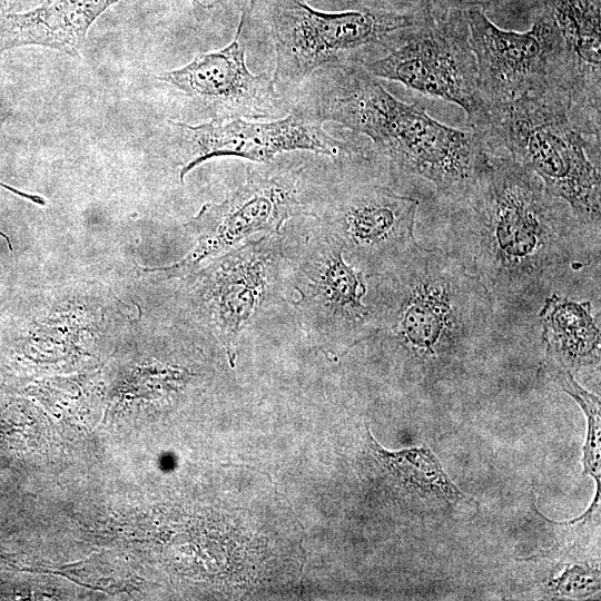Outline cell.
Masks as SVG:
<instances>
[{
    "instance_id": "cell-17",
    "label": "cell",
    "mask_w": 601,
    "mask_h": 601,
    "mask_svg": "<svg viewBox=\"0 0 601 601\" xmlns=\"http://www.w3.org/2000/svg\"><path fill=\"white\" fill-rule=\"evenodd\" d=\"M367 431L368 447L381 467L403 490L421 499H434L449 505L469 497L450 479L439 459L425 445L401 451H387Z\"/></svg>"
},
{
    "instance_id": "cell-12",
    "label": "cell",
    "mask_w": 601,
    "mask_h": 601,
    "mask_svg": "<svg viewBox=\"0 0 601 601\" xmlns=\"http://www.w3.org/2000/svg\"><path fill=\"white\" fill-rule=\"evenodd\" d=\"M418 201L376 179L342 174L328 185L315 219L339 244L345 260L366 279L415 244Z\"/></svg>"
},
{
    "instance_id": "cell-4",
    "label": "cell",
    "mask_w": 601,
    "mask_h": 601,
    "mask_svg": "<svg viewBox=\"0 0 601 601\" xmlns=\"http://www.w3.org/2000/svg\"><path fill=\"white\" fill-rule=\"evenodd\" d=\"M476 130L490 152L535 174L587 230L600 237L601 122L552 89L491 108L486 124Z\"/></svg>"
},
{
    "instance_id": "cell-10",
    "label": "cell",
    "mask_w": 601,
    "mask_h": 601,
    "mask_svg": "<svg viewBox=\"0 0 601 601\" xmlns=\"http://www.w3.org/2000/svg\"><path fill=\"white\" fill-rule=\"evenodd\" d=\"M323 124L290 107L284 117L268 121L244 118L213 119L200 125L170 121L169 129L183 183L190 170L217 157H236L262 164L284 154L312 151L329 157L337 166L370 158V145L337 139L325 131Z\"/></svg>"
},
{
    "instance_id": "cell-1",
    "label": "cell",
    "mask_w": 601,
    "mask_h": 601,
    "mask_svg": "<svg viewBox=\"0 0 601 601\" xmlns=\"http://www.w3.org/2000/svg\"><path fill=\"white\" fill-rule=\"evenodd\" d=\"M489 154L471 187L447 201L449 252L494 303L515 306L535 297L550 274L571 260L577 238L590 231L535 174L508 156Z\"/></svg>"
},
{
    "instance_id": "cell-15",
    "label": "cell",
    "mask_w": 601,
    "mask_h": 601,
    "mask_svg": "<svg viewBox=\"0 0 601 601\" xmlns=\"http://www.w3.org/2000/svg\"><path fill=\"white\" fill-rule=\"evenodd\" d=\"M539 6L556 24L582 100L601 111V0H536Z\"/></svg>"
},
{
    "instance_id": "cell-2",
    "label": "cell",
    "mask_w": 601,
    "mask_h": 601,
    "mask_svg": "<svg viewBox=\"0 0 601 601\" xmlns=\"http://www.w3.org/2000/svg\"><path fill=\"white\" fill-rule=\"evenodd\" d=\"M290 106L367 137L385 175L422 177L447 201L462 196L489 164L476 129L439 122L420 105L394 97L361 66L315 71Z\"/></svg>"
},
{
    "instance_id": "cell-14",
    "label": "cell",
    "mask_w": 601,
    "mask_h": 601,
    "mask_svg": "<svg viewBox=\"0 0 601 601\" xmlns=\"http://www.w3.org/2000/svg\"><path fill=\"white\" fill-rule=\"evenodd\" d=\"M119 0H42L23 12H0V55L9 49L40 46L70 56L82 49L91 24ZM208 9L201 0H190Z\"/></svg>"
},
{
    "instance_id": "cell-20",
    "label": "cell",
    "mask_w": 601,
    "mask_h": 601,
    "mask_svg": "<svg viewBox=\"0 0 601 601\" xmlns=\"http://www.w3.org/2000/svg\"><path fill=\"white\" fill-rule=\"evenodd\" d=\"M548 588L555 595L584 598L599 590L600 572L590 566L572 565L565 569L560 577L551 579Z\"/></svg>"
},
{
    "instance_id": "cell-21",
    "label": "cell",
    "mask_w": 601,
    "mask_h": 601,
    "mask_svg": "<svg viewBox=\"0 0 601 601\" xmlns=\"http://www.w3.org/2000/svg\"><path fill=\"white\" fill-rule=\"evenodd\" d=\"M258 2L259 0H238V4L240 9V17H239L238 23L245 27V24L250 19L253 11Z\"/></svg>"
},
{
    "instance_id": "cell-7",
    "label": "cell",
    "mask_w": 601,
    "mask_h": 601,
    "mask_svg": "<svg viewBox=\"0 0 601 601\" xmlns=\"http://www.w3.org/2000/svg\"><path fill=\"white\" fill-rule=\"evenodd\" d=\"M290 243L286 224L214 257L189 286V308L230 358L245 332L290 300Z\"/></svg>"
},
{
    "instance_id": "cell-13",
    "label": "cell",
    "mask_w": 601,
    "mask_h": 601,
    "mask_svg": "<svg viewBox=\"0 0 601 601\" xmlns=\"http://www.w3.org/2000/svg\"><path fill=\"white\" fill-rule=\"evenodd\" d=\"M238 23L230 43L220 50L200 53L184 67L157 78L207 108L213 119L273 120L287 115L285 98L266 73L255 75L246 65Z\"/></svg>"
},
{
    "instance_id": "cell-8",
    "label": "cell",
    "mask_w": 601,
    "mask_h": 601,
    "mask_svg": "<svg viewBox=\"0 0 601 601\" xmlns=\"http://www.w3.org/2000/svg\"><path fill=\"white\" fill-rule=\"evenodd\" d=\"M287 224L290 233L289 303L297 323L324 353L345 354L372 333L367 279L349 265L339 244L315 219Z\"/></svg>"
},
{
    "instance_id": "cell-18",
    "label": "cell",
    "mask_w": 601,
    "mask_h": 601,
    "mask_svg": "<svg viewBox=\"0 0 601 601\" xmlns=\"http://www.w3.org/2000/svg\"><path fill=\"white\" fill-rule=\"evenodd\" d=\"M347 9H366L407 16H430L449 10L481 9L509 19L525 20L532 0H336Z\"/></svg>"
},
{
    "instance_id": "cell-5",
    "label": "cell",
    "mask_w": 601,
    "mask_h": 601,
    "mask_svg": "<svg viewBox=\"0 0 601 601\" xmlns=\"http://www.w3.org/2000/svg\"><path fill=\"white\" fill-rule=\"evenodd\" d=\"M338 175L300 159L275 158L250 165L245 181L218 204H205L186 227L195 247L167 267L146 269L162 278L184 277L201 262L263 235L278 233L294 218H315L328 185Z\"/></svg>"
},
{
    "instance_id": "cell-6",
    "label": "cell",
    "mask_w": 601,
    "mask_h": 601,
    "mask_svg": "<svg viewBox=\"0 0 601 601\" xmlns=\"http://www.w3.org/2000/svg\"><path fill=\"white\" fill-rule=\"evenodd\" d=\"M265 19L275 49V86L299 87L315 71L365 67L398 46L430 16L366 9L328 12L306 0H265Z\"/></svg>"
},
{
    "instance_id": "cell-22",
    "label": "cell",
    "mask_w": 601,
    "mask_h": 601,
    "mask_svg": "<svg viewBox=\"0 0 601 601\" xmlns=\"http://www.w3.org/2000/svg\"><path fill=\"white\" fill-rule=\"evenodd\" d=\"M10 109L7 104L0 99V126L9 118Z\"/></svg>"
},
{
    "instance_id": "cell-3",
    "label": "cell",
    "mask_w": 601,
    "mask_h": 601,
    "mask_svg": "<svg viewBox=\"0 0 601 601\" xmlns=\"http://www.w3.org/2000/svg\"><path fill=\"white\" fill-rule=\"evenodd\" d=\"M365 303L373 326L368 339L427 377L446 372L482 339L494 306L456 256L417 243L367 278Z\"/></svg>"
},
{
    "instance_id": "cell-11",
    "label": "cell",
    "mask_w": 601,
    "mask_h": 601,
    "mask_svg": "<svg viewBox=\"0 0 601 601\" xmlns=\"http://www.w3.org/2000/svg\"><path fill=\"white\" fill-rule=\"evenodd\" d=\"M363 68L375 78L457 105L469 127L481 129L487 121L465 10L430 16L398 46Z\"/></svg>"
},
{
    "instance_id": "cell-19",
    "label": "cell",
    "mask_w": 601,
    "mask_h": 601,
    "mask_svg": "<svg viewBox=\"0 0 601 601\" xmlns=\"http://www.w3.org/2000/svg\"><path fill=\"white\" fill-rule=\"evenodd\" d=\"M544 368L550 378L563 392L570 395L582 408L587 418V435L583 445V474L590 475L595 481V495L592 503L600 504L601 469H600V427H601V402L600 397L582 387L573 377L572 373L558 365L545 362Z\"/></svg>"
},
{
    "instance_id": "cell-16",
    "label": "cell",
    "mask_w": 601,
    "mask_h": 601,
    "mask_svg": "<svg viewBox=\"0 0 601 601\" xmlns=\"http://www.w3.org/2000/svg\"><path fill=\"white\" fill-rule=\"evenodd\" d=\"M545 362L569 372L599 366L600 326L592 315L590 302H577L552 294L539 313Z\"/></svg>"
},
{
    "instance_id": "cell-9",
    "label": "cell",
    "mask_w": 601,
    "mask_h": 601,
    "mask_svg": "<svg viewBox=\"0 0 601 601\" xmlns=\"http://www.w3.org/2000/svg\"><path fill=\"white\" fill-rule=\"evenodd\" d=\"M465 14L487 110L552 89L585 109L560 32L544 7L535 9L524 32L497 27L481 9H467Z\"/></svg>"
}]
</instances>
